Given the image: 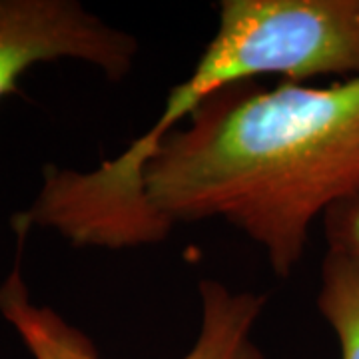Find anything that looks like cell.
I'll return each mask as SVG.
<instances>
[{
    "instance_id": "obj_1",
    "label": "cell",
    "mask_w": 359,
    "mask_h": 359,
    "mask_svg": "<svg viewBox=\"0 0 359 359\" xmlns=\"http://www.w3.org/2000/svg\"><path fill=\"white\" fill-rule=\"evenodd\" d=\"M144 164V194L168 230L222 219L292 278L311 226L359 202V76L313 88L231 84L198 104Z\"/></svg>"
},
{
    "instance_id": "obj_2",
    "label": "cell",
    "mask_w": 359,
    "mask_h": 359,
    "mask_svg": "<svg viewBox=\"0 0 359 359\" xmlns=\"http://www.w3.org/2000/svg\"><path fill=\"white\" fill-rule=\"evenodd\" d=\"M280 74L287 82L359 76V0H224L218 30L192 74L174 86L156 124L130 144L118 164L142 176L158 142L218 90Z\"/></svg>"
},
{
    "instance_id": "obj_3",
    "label": "cell",
    "mask_w": 359,
    "mask_h": 359,
    "mask_svg": "<svg viewBox=\"0 0 359 359\" xmlns=\"http://www.w3.org/2000/svg\"><path fill=\"white\" fill-rule=\"evenodd\" d=\"M13 269L0 283V316L13 325L32 359H102L94 341L56 309L32 302L22 278V245ZM202 323L192 349L182 359H266L252 337L268 295L233 292L218 280L204 278L200 285Z\"/></svg>"
},
{
    "instance_id": "obj_4",
    "label": "cell",
    "mask_w": 359,
    "mask_h": 359,
    "mask_svg": "<svg viewBox=\"0 0 359 359\" xmlns=\"http://www.w3.org/2000/svg\"><path fill=\"white\" fill-rule=\"evenodd\" d=\"M136 56L138 40L76 0H0V98L40 62L76 60L118 82Z\"/></svg>"
},
{
    "instance_id": "obj_5",
    "label": "cell",
    "mask_w": 359,
    "mask_h": 359,
    "mask_svg": "<svg viewBox=\"0 0 359 359\" xmlns=\"http://www.w3.org/2000/svg\"><path fill=\"white\" fill-rule=\"evenodd\" d=\"M318 309L335 334L341 359H359V264L332 248L321 262Z\"/></svg>"
},
{
    "instance_id": "obj_6",
    "label": "cell",
    "mask_w": 359,
    "mask_h": 359,
    "mask_svg": "<svg viewBox=\"0 0 359 359\" xmlns=\"http://www.w3.org/2000/svg\"><path fill=\"white\" fill-rule=\"evenodd\" d=\"M327 244L359 264V202L339 205L325 218Z\"/></svg>"
}]
</instances>
